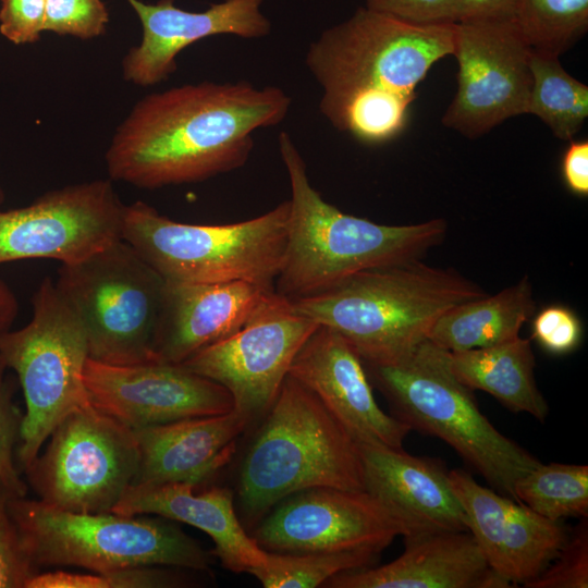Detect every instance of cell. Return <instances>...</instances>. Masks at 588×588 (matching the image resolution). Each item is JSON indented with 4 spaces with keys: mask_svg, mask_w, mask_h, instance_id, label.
I'll list each match as a JSON object with an SVG mask.
<instances>
[{
    "mask_svg": "<svg viewBox=\"0 0 588 588\" xmlns=\"http://www.w3.org/2000/svg\"><path fill=\"white\" fill-rule=\"evenodd\" d=\"M291 97L249 82L184 84L139 99L106 151L110 180L140 188L194 183L241 168L253 134L281 123Z\"/></svg>",
    "mask_w": 588,
    "mask_h": 588,
    "instance_id": "cell-1",
    "label": "cell"
},
{
    "mask_svg": "<svg viewBox=\"0 0 588 588\" xmlns=\"http://www.w3.org/2000/svg\"><path fill=\"white\" fill-rule=\"evenodd\" d=\"M455 36L456 23L413 24L358 8L307 49L305 64L322 90L321 114L363 144L394 139L420 82L454 54Z\"/></svg>",
    "mask_w": 588,
    "mask_h": 588,
    "instance_id": "cell-2",
    "label": "cell"
},
{
    "mask_svg": "<svg viewBox=\"0 0 588 588\" xmlns=\"http://www.w3.org/2000/svg\"><path fill=\"white\" fill-rule=\"evenodd\" d=\"M278 144L291 187L285 256L274 284L280 295L319 294L358 272L420 259L444 240V219L388 225L342 212L313 187L287 132Z\"/></svg>",
    "mask_w": 588,
    "mask_h": 588,
    "instance_id": "cell-3",
    "label": "cell"
},
{
    "mask_svg": "<svg viewBox=\"0 0 588 588\" xmlns=\"http://www.w3.org/2000/svg\"><path fill=\"white\" fill-rule=\"evenodd\" d=\"M485 295L456 270L414 259L358 272L291 302L298 314L338 332L363 362H382L427 339L451 307Z\"/></svg>",
    "mask_w": 588,
    "mask_h": 588,
    "instance_id": "cell-4",
    "label": "cell"
},
{
    "mask_svg": "<svg viewBox=\"0 0 588 588\" xmlns=\"http://www.w3.org/2000/svg\"><path fill=\"white\" fill-rule=\"evenodd\" d=\"M262 418L238 470L237 502L247 525L306 489L365 490L357 442L303 383L289 375Z\"/></svg>",
    "mask_w": 588,
    "mask_h": 588,
    "instance_id": "cell-5",
    "label": "cell"
},
{
    "mask_svg": "<svg viewBox=\"0 0 588 588\" xmlns=\"http://www.w3.org/2000/svg\"><path fill=\"white\" fill-rule=\"evenodd\" d=\"M363 364L395 418L443 440L495 491L516 500L515 482L540 462L480 412L448 351L425 339L392 359Z\"/></svg>",
    "mask_w": 588,
    "mask_h": 588,
    "instance_id": "cell-6",
    "label": "cell"
},
{
    "mask_svg": "<svg viewBox=\"0 0 588 588\" xmlns=\"http://www.w3.org/2000/svg\"><path fill=\"white\" fill-rule=\"evenodd\" d=\"M290 203L229 224L176 222L144 201L125 205L121 237L164 280L246 281L274 290L283 265Z\"/></svg>",
    "mask_w": 588,
    "mask_h": 588,
    "instance_id": "cell-7",
    "label": "cell"
},
{
    "mask_svg": "<svg viewBox=\"0 0 588 588\" xmlns=\"http://www.w3.org/2000/svg\"><path fill=\"white\" fill-rule=\"evenodd\" d=\"M12 519L33 564L109 573L139 566L207 571L209 554L168 518L78 513L12 498Z\"/></svg>",
    "mask_w": 588,
    "mask_h": 588,
    "instance_id": "cell-8",
    "label": "cell"
},
{
    "mask_svg": "<svg viewBox=\"0 0 588 588\" xmlns=\"http://www.w3.org/2000/svg\"><path fill=\"white\" fill-rule=\"evenodd\" d=\"M32 303L30 321L0 339V358L17 375L25 399L16 452L23 470L54 428L89 404L83 378L88 344L76 310L48 277Z\"/></svg>",
    "mask_w": 588,
    "mask_h": 588,
    "instance_id": "cell-9",
    "label": "cell"
},
{
    "mask_svg": "<svg viewBox=\"0 0 588 588\" xmlns=\"http://www.w3.org/2000/svg\"><path fill=\"white\" fill-rule=\"evenodd\" d=\"M56 285L84 326L89 358L111 365L158 360L166 280L126 241L61 264Z\"/></svg>",
    "mask_w": 588,
    "mask_h": 588,
    "instance_id": "cell-10",
    "label": "cell"
},
{
    "mask_svg": "<svg viewBox=\"0 0 588 588\" xmlns=\"http://www.w3.org/2000/svg\"><path fill=\"white\" fill-rule=\"evenodd\" d=\"M49 438L24 473L39 500L50 506L109 513L137 479L134 430L90 403L66 416Z\"/></svg>",
    "mask_w": 588,
    "mask_h": 588,
    "instance_id": "cell-11",
    "label": "cell"
},
{
    "mask_svg": "<svg viewBox=\"0 0 588 588\" xmlns=\"http://www.w3.org/2000/svg\"><path fill=\"white\" fill-rule=\"evenodd\" d=\"M318 326L272 291L238 330L181 364L222 385L233 409L252 422L273 404L296 354Z\"/></svg>",
    "mask_w": 588,
    "mask_h": 588,
    "instance_id": "cell-12",
    "label": "cell"
},
{
    "mask_svg": "<svg viewBox=\"0 0 588 588\" xmlns=\"http://www.w3.org/2000/svg\"><path fill=\"white\" fill-rule=\"evenodd\" d=\"M530 54L515 20L456 23L457 91L442 117L443 125L477 138L528 113Z\"/></svg>",
    "mask_w": 588,
    "mask_h": 588,
    "instance_id": "cell-13",
    "label": "cell"
},
{
    "mask_svg": "<svg viewBox=\"0 0 588 588\" xmlns=\"http://www.w3.org/2000/svg\"><path fill=\"white\" fill-rule=\"evenodd\" d=\"M124 206L112 180H94L49 191L24 207L0 209V264L79 261L122 238Z\"/></svg>",
    "mask_w": 588,
    "mask_h": 588,
    "instance_id": "cell-14",
    "label": "cell"
},
{
    "mask_svg": "<svg viewBox=\"0 0 588 588\" xmlns=\"http://www.w3.org/2000/svg\"><path fill=\"white\" fill-rule=\"evenodd\" d=\"M403 535L402 525L367 491L318 487L280 501L252 537L269 552L307 553L381 552Z\"/></svg>",
    "mask_w": 588,
    "mask_h": 588,
    "instance_id": "cell-15",
    "label": "cell"
},
{
    "mask_svg": "<svg viewBox=\"0 0 588 588\" xmlns=\"http://www.w3.org/2000/svg\"><path fill=\"white\" fill-rule=\"evenodd\" d=\"M83 378L90 405L132 430L233 408L222 385L183 364L111 365L88 357Z\"/></svg>",
    "mask_w": 588,
    "mask_h": 588,
    "instance_id": "cell-16",
    "label": "cell"
},
{
    "mask_svg": "<svg viewBox=\"0 0 588 588\" xmlns=\"http://www.w3.org/2000/svg\"><path fill=\"white\" fill-rule=\"evenodd\" d=\"M452 488L474 537L494 573L511 586L538 576L556 555L569 531L525 504L479 485L462 469L449 471Z\"/></svg>",
    "mask_w": 588,
    "mask_h": 588,
    "instance_id": "cell-17",
    "label": "cell"
},
{
    "mask_svg": "<svg viewBox=\"0 0 588 588\" xmlns=\"http://www.w3.org/2000/svg\"><path fill=\"white\" fill-rule=\"evenodd\" d=\"M142 24V40L122 61L125 81L148 87L168 79L176 56L189 45L215 35L246 39L266 37L271 23L261 12L265 0H224L201 12L175 7L174 0L145 3L127 0Z\"/></svg>",
    "mask_w": 588,
    "mask_h": 588,
    "instance_id": "cell-18",
    "label": "cell"
},
{
    "mask_svg": "<svg viewBox=\"0 0 588 588\" xmlns=\"http://www.w3.org/2000/svg\"><path fill=\"white\" fill-rule=\"evenodd\" d=\"M289 375L308 388L356 442L402 449L411 429L381 409L362 358L334 330L318 326Z\"/></svg>",
    "mask_w": 588,
    "mask_h": 588,
    "instance_id": "cell-19",
    "label": "cell"
},
{
    "mask_svg": "<svg viewBox=\"0 0 588 588\" xmlns=\"http://www.w3.org/2000/svg\"><path fill=\"white\" fill-rule=\"evenodd\" d=\"M357 444L364 489L402 525L403 537L467 531L465 513L442 462L379 443Z\"/></svg>",
    "mask_w": 588,
    "mask_h": 588,
    "instance_id": "cell-20",
    "label": "cell"
},
{
    "mask_svg": "<svg viewBox=\"0 0 588 588\" xmlns=\"http://www.w3.org/2000/svg\"><path fill=\"white\" fill-rule=\"evenodd\" d=\"M272 291L246 281L166 280L155 344L158 360L181 364L231 335Z\"/></svg>",
    "mask_w": 588,
    "mask_h": 588,
    "instance_id": "cell-21",
    "label": "cell"
},
{
    "mask_svg": "<svg viewBox=\"0 0 588 588\" xmlns=\"http://www.w3.org/2000/svg\"><path fill=\"white\" fill-rule=\"evenodd\" d=\"M405 550L382 566L336 574L329 588H509L468 531L404 537Z\"/></svg>",
    "mask_w": 588,
    "mask_h": 588,
    "instance_id": "cell-22",
    "label": "cell"
},
{
    "mask_svg": "<svg viewBox=\"0 0 588 588\" xmlns=\"http://www.w3.org/2000/svg\"><path fill=\"white\" fill-rule=\"evenodd\" d=\"M184 482H134L111 513L136 516L156 514L185 523L207 534L215 543L213 554L221 565L236 574L262 567L267 551L247 535L233 504L231 490L212 487L199 493Z\"/></svg>",
    "mask_w": 588,
    "mask_h": 588,
    "instance_id": "cell-23",
    "label": "cell"
},
{
    "mask_svg": "<svg viewBox=\"0 0 588 588\" xmlns=\"http://www.w3.org/2000/svg\"><path fill=\"white\" fill-rule=\"evenodd\" d=\"M250 424L240 412L185 418L134 430L139 449L135 482L197 486L219 470Z\"/></svg>",
    "mask_w": 588,
    "mask_h": 588,
    "instance_id": "cell-24",
    "label": "cell"
},
{
    "mask_svg": "<svg viewBox=\"0 0 588 588\" xmlns=\"http://www.w3.org/2000/svg\"><path fill=\"white\" fill-rule=\"evenodd\" d=\"M451 369L470 390H481L515 413L543 421L549 406L535 379V355L529 339L467 351L449 352Z\"/></svg>",
    "mask_w": 588,
    "mask_h": 588,
    "instance_id": "cell-25",
    "label": "cell"
},
{
    "mask_svg": "<svg viewBox=\"0 0 588 588\" xmlns=\"http://www.w3.org/2000/svg\"><path fill=\"white\" fill-rule=\"evenodd\" d=\"M536 310L532 284L527 275L494 295H485L443 313L427 339L448 352L495 345L519 335Z\"/></svg>",
    "mask_w": 588,
    "mask_h": 588,
    "instance_id": "cell-26",
    "label": "cell"
},
{
    "mask_svg": "<svg viewBox=\"0 0 588 588\" xmlns=\"http://www.w3.org/2000/svg\"><path fill=\"white\" fill-rule=\"evenodd\" d=\"M528 113L562 140H573L588 117V86L569 75L559 57L531 50Z\"/></svg>",
    "mask_w": 588,
    "mask_h": 588,
    "instance_id": "cell-27",
    "label": "cell"
},
{
    "mask_svg": "<svg viewBox=\"0 0 588 588\" xmlns=\"http://www.w3.org/2000/svg\"><path fill=\"white\" fill-rule=\"evenodd\" d=\"M515 498L540 516L560 522L588 516V466L539 464L514 486Z\"/></svg>",
    "mask_w": 588,
    "mask_h": 588,
    "instance_id": "cell-28",
    "label": "cell"
},
{
    "mask_svg": "<svg viewBox=\"0 0 588 588\" xmlns=\"http://www.w3.org/2000/svg\"><path fill=\"white\" fill-rule=\"evenodd\" d=\"M515 22L531 50L560 57L588 30V0H518Z\"/></svg>",
    "mask_w": 588,
    "mask_h": 588,
    "instance_id": "cell-29",
    "label": "cell"
},
{
    "mask_svg": "<svg viewBox=\"0 0 588 588\" xmlns=\"http://www.w3.org/2000/svg\"><path fill=\"white\" fill-rule=\"evenodd\" d=\"M379 554L364 549L307 553L267 551L265 565L250 575L265 588H314L323 586L336 574L372 566Z\"/></svg>",
    "mask_w": 588,
    "mask_h": 588,
    "instance_id": "cell-30",
    "label": "cell"
},
{
    "mask_svg": "<svg viewBox=\"0 0 588 588\" xmlns=\"http://www.w3.org/2000/svg\"><path fill=\"white\" fill-rule=\"evenodd\" d=\"M526 588L588 587V524L587 517L568 534L556 555L544 569L524 585Z\"/></svg>",
    "mask_w": 588,
    "mask_h": 588,
    "instance_id": "cell-31",
    "label": "cell"
},
{
    "mask_svg": "<svg viewBox=\"0 0 588 588\" xmlns=\"http://www.w3.org/2000/svg\"><path fill=\"white\" fill-rule=\"evenodd\" d=\"M109 22L102 0H46L44 32L79 39L101 36Z\"/></svg>",
    "mask_w": 588,
    "mask_h": 588,
    "instance_id": "cell-32",
    "label": "cell"
},
{
    "mask_svg": "<svg viewBox=\"0 0 588 588\" xmlns=\"http://www.w3.org/2000/svg\"><path fill=\"white\" fill-rule=\"evenodd\" d=\"M14 498L0 486V588H25L27 580L38 573L26 553L9 510Z\"/></svg>",
    "mask_w": 588,
    "mask_h": 588,
    "instance_id": "cell-33",
    "label": "cell"
},
{
    "mask_svg": "<svg viewBox=\"0 0 588 588\" xmlns=\"http://www.w3.org/2000/svg\"><path fill=\"white\" fill-rule=\"evenodd\" d=\"M5 368L0 358V486L14 498H23L27 493V485L21 479L13 457L22 417L15 409L5 385Z\"/></svg>",
    "mask_w": 588,
    "mask_h": 588,
    "instance_id": "cell-34",
    "label": "cell"
},
{
    "mask_svg": "<svg viewBox=\"0 0 588 588\" xmlns=\"http://www.w3.org/2000/svg\"><path fill=\"white\" fill-rule=\"evenodd\" d=\"M581 333L579 318L565 306H548L534 318L532 338L552 354L574 351L581 340Z\"/></svg>",
    "mask_w": 588,
    "mask_h": 588,
    "instance_id": "cell-35",
    "label": "cell"
},
{
    "mask_svg": "<svg viewBox=\"0 0 588 588\" xmlns=\"http://www.w3.org/2000/svg\"><path fill=\"white\" fill-rule=\"evenodd\" d=\"M46 0H1L0 34L15 45L32 44L44 33Z\"/></svg>",
    "mask_w": 588,
    "mask_h": 588,
    "instance_id": "cell-36",
    "label": "cell"
},
{
    "mask_svg": "<svg viewBox=\"0 0 588 588\" xmlns=\"http://www.w3.org/2000/svg\"><path fill=\"white\" fill-rule=\"evenodd\" d=\"M365 8L421 25L456 23L455 0H365Z\"/></svg>",
    "mask_w": 588,
    "mask_h": 588,
    "instance_id": "cell-37",
    "label": "cell"
},
{
    "mask_svg": "<svg viewBox=\"0 0 588 588\" xmlns=\"http://www.w3.org/2000/svg\"><path fill=\"white\" fill-rule=\"evenodd\" d=\"M518 0H455L456 23L480 20H515Z\"/></svg>",
    "mask_w": 588,
    "mask_h": 588,
    "instance_id": "cell-38",
    "label": "cell"
},
{
    "mask_svg": "<svg viewBox=\"0 0 588 588\" xmlns=\"http://www.w3.org/2000/svg\"><path fill=\"white\" fill-rule=\"evenodd\" d=\"M562 173L567 187L576 195H588V142L571 140L562 160Z\"/></svg>",
    "mask_w": 588,
    "mask_h": 588,
    "instance_id": "cell-39",
    "label": "cell"
},
{
    "mask_svg": "<svg viewBox=\"0 0 588 588\" xmlns=\"http://www.w3.org/2000/svg\"><path fill=\"white\" fill-rule=\"evenodd\" d=\"M17 314V301L10 287L0 280V339L14 322Z\"/></svg>",
    "mask_w": 588,
    "mask_h": 588,
    "instance_id": "cell-40",
    "label": "cell"
},
{
    "mask_svg": "<svg viewBox=\"0 0 588 588\" xmlns=\"http://www.w3.org/2000/svg\"><path fill=\"white\" fill-rule=\"evenodd\" d=\"M4 199H5L4 192L2 187L0 186V209H1L2 204L4 203Z\"/></svg>",
    "mask_w": 588,
    "mask_h": 588,
    "instance_id": "cell-41",
    "label": "cell"
}]
</instances>
